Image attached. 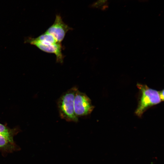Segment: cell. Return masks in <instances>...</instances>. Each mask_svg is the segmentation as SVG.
I'll list each match as a JSON object with an SVG mask.
<instances>
[{
	"mask_svg": "<svg viewBox=\"0 0 164 164\" xmlns=\"http://www.w3.org/2000/svg\"><path fill=\"white\" fill-rule=\"evenodd\" d=\"M78 90L77 87H73L63 93L58 99L57 104L60 117L67 121L76 123L79 121L73 108L74 97Z\"/></svg>",
	"mask_w": 164,
	"mask_h": 164,
	"instance_id": "1",
	"label": "cell"
},
{
	"mask_svg": "<svg viewBox=\"0 0 164 164\" xmlns=\"http://www.w3.org/2000/svg\"><path fill=\"white\" fill-rule=\"evenodd\" d=\"M139 91L140 96L135 114L141 117L145 111L149 107L160 103L159 91L149 87L145 85L137 84Z\"/></svg>",
	"mask_w": 164,
	"mask_h": 164,
	"instance_id": "2",
	"label": "cell"
},
{
	"mask_svg": "<svg viewBox=\"0 0 164 164\" xmlns=\"http://www.w3.org/2000/svg\"><path fill=\"white\" fill-rule=\"evenodd\" d=\"M73 108L75 114L78 118L90 114L94 107L88 96L78 90L74 97Z\"/></svg>",
	"mask_w": 164,
	"mask_h": 164,
	"instance_id": "3",
	"label": "cell"
},
{
	"mask_svg": "<svg viewBox=\"0 0 164 164\" xmlns=\"http://www.w3.org/2000/svg\"><path fill=\"white\" fill-rule=\"evenodd\" d=\"M72 29L63 22L60 15L57 14L53 23L45 32L52 35L58 42L61 43L67 32Z\"/></svg>",
	"mask_w": 164,
	"mask_h": 164,
	"instance_id": "4",
	"label": "cell"
},
{
	"mask_svg": "<svg viewBox=\"0 0 164 164\" xmlns=\"http://www.w3.org/2000/svg\"><path fill=\"white\" fill-rule=\"evenodd\" d=\"M33 45H35L45 52L55 54L56 57V62L60 63H63L64 56L62 53V47L61 43L45 45L35 43Z\"/></svg>",
	"mask_w": 164,
	"mask_h": 164,
	"instance_id": "5",
	"label": "cell"
},
{
	"mask_svg": "<svg viewBox=\"0 0 164 164\" xmlns=\"http://www.w3.org/2000/svg\"><path fill=\"white\" fill-rule=\"evenodd\" d=\"M0 134L7 138L10 143L13 142L12 131L6 126L0 123Z\"/></svg>",
	"mask_w": 164,
	"mask_h": 164,
	"instance_id": "6",
	"label": "cell"
},
{
	"mask_svg": "<svg viewBox=\"0 0 164 164\" xmlns=\"http://www.w3.org/2000/svg\"><path fill=\"white\" fill-rule=\"evenodd\" d=\"M9 142L5 136L0 134V148L5 147Z\"/></svg>",
	"mask_w": 164,
	"mask_h": 164,
	"instance_id": "7",
	"label": "cell"
},
{
	"mask_svg": "<svg viewBox=\"0 0 164 164\" xmlns=\"http://www.w3.org/2000/svg\"><path fill=\"white\" fill-rule=\"evenodd\" d=\"M108 0H97L92 5L94 8H99L104 5Z\"/></svg>",
	"mask_w": 164,
	"mask_h": 164,
	"instance_id": "8",
	"label": "cell"
},
{
	"mask_svg": "<svg viewBox=\"0 0 164 164\" xmlns=\"http://www.w3.org/2000/svg\"><path fill=\"white\" fill-rule=\"evenodd\" d=\"M159 95L161 101H163L164 100V90H163L161 91H159Z\"/></svg>",
	"mask_w": 164,
	"mask_h": 164,
	"instance_id": "9",
	"label": "cell"
}]
</instances>
